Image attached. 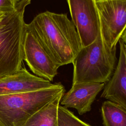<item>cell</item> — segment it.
I'll use <instances>...</instances> for the list:
<instances>
[{
    "label": "cell",
    "instance_id": "6da1fadb",
    "mask_svg": "<svg viewBox=\"0 0 126 126\" xmlns=\"http://www.w3.org/2000/svg\"><path fill=\"white\" fill-rule=\"evenodd\" d=\"M27 27L59 67L72 63L82 48L75 26L66 13L41 12Z\"/></svg>",
    "mask_w": 126,
    "mask_h": 126
},
{
    "label": "cell",
    "instance_id": "7a4b0ae2",
    "mask_svg": "<svg viewBox=\"0 0 126 126\" xmlns=\"http://www.w3.org/2000/svg\"><path fill=\"white\" fill-rule=\"evenodd\" d=\"M30 0H21L16 8L0 19V78L13 74L22 67L27 24L26 7Z\"/></svg>",
    "mask_w": 126,
    "mask_h": 126
},
{
    "label": "cell",
    "instance_id": "3957f363",
    "mask_svg": "<svg viewBox=\"0 0 126 126\" xmlns=\"http://www.w3.org/2000/svg\"><path fill=\"white\" fill-rule=\"evenodd\" d=\"M116 61V48L110 49L105 44L100 31L96 39L82 47L73 62L72 85L107 83L115 71Z\"/></svg>",
    "mask_w": 126,
    "mask_h": 126
},
{
    "label": "cell",
    "instance_id": "277c9868",
    "mask_svg": "<svg viewBox=\"0 0 126 126\" xmlns=\"http://www.w3.org/2000/svg\"><path fill=\"white\" fill-rule=\"evenodd\" d=\"M60 83L50 88L0 95V126H22L34 113L65 92Z\"/></svg>",
    "mask_w": 126,
    "mask_h": 126
},
{
    "label": "cell",
    "instance_id": "5b68a950",
    "mask_svg": "<svg viewBox=\"0 0 126 126\" xmlns=\"http://www.w3.org/2000/svg\"><path fill=\"white\" fill-rule=\"evenodd\" d=\"M94 2L102 39L109 49H115L126 30V0H94Z\"/></svg>",
    "mask_w": 126,
    "mask_h": 126
},
{
    "label": "cell",
    "instance_id": "8992f818",
    "mask_svg": "<svg viewBox=\"0 0 126 126\" xmlns=\"http://www.w3.org/2000/svg\"><path fill=\"white\" fill-rule=\"evenodd\" d=\"M71 21L82 47L93 43L100 33V24L94 0H67Z\"/></svg>",
    "mask_w": 126,
    "mask_h": 126
},
{
    "label": "cell",
    "instance_id": "52a82bcc",
    "mask_svg": "<svg viewBox=\"0 0 126 126\" xmlns=\"http://www.w3.org/2000/svg\"><path fill=\"white\" fill-rule=\"evenodd\" d=\"M23 60L35 75L52 82L59 67L46 52L34 33L26 25L23 47Z\"/></svg>",
    "mask_w": 126,
    "mask_h": 126
},
{
    "label": "cell",
    "instance_id": "ba28073f",
    "mask_svg": "<svg viewBox=\"0 0 126 126\" xmlns=\"http://www.w3.org/2000/svg\"><path fill=\"white\" fill-rule=\"evenodd\" d=\"M49 80L31 74L25 67L0 78V95L47 89L53 86Z\"/></svg>",
    "mask_w": 126,
    "mask_h": 126
},
{
    "label": "cell",
    "instance_id": "9c48e42d",
    "mask_svg": "<svg viewBox=\"0 0 126 126\" xmlns=\"http://www.w3.org/2000/svg\"><path fill=\"white\" fill-rule=\"evenodd\" d=\"M104 86V83L72 85L70 89L63 94L60 104L66 108H74L79 115H82L90 111L93 103Z\"/></svg>",
    "mask_w": 126,
    "mask_h": 126
},
{
    "label": "cell",
    "instance_id": "30bf717a",
    "mask_svg": "<svg viewBox=\"0 0 126 126\" xmlns=\"http://www.w3.org/2000/svg\"><path fill=\"white\" fill-rule=\"evenodd\" d=\"M119 42L118 62L112 77L105 84L101 97L119 104L126 110V52L121 39Z\"/></svg>",
    "mask_w": 126,
    "mask_h": 126
},
{
    "label": "cell",
    "instance_id": "8fae6325",
    "mask_svg": "<svg viewBox=\"0 0 126 126\" xmlns=\"http://www.w3.org/2000/svg\"><path fill=\"white\" fill-rule=\"evenodd\" d=\"M64 94H60L34 113L22 126H58V108Z\"/></svg>",
    "mask_w": 126,
    "mask_h": 126
},
{
    "label": "cell",
    "instance_id": "7c38bea8",
    "mask_svg": "<svg viewBox=\"0 0 126 126\" xmlns=\"http://www.w3.org/2000/svg\"><path fill=\"white\" fill-rule=\"evenodd\" d=\"M101 114L104 126H126V110L116 103L104 101Z\"/></svg>",
    "mask_w": 126,
    "mask_h": 126
},
{
    "label": "cell",
    "instance_id": "4fadbf2b",
    "mask_svg": "<svg viewBox=\"0 0 126 126\" xmlns=\"http://www.w3.org/2000/svg\"><path fill=\"white\" fill-rule=\"evenodd\" d=\"M58 126H91L74 115L67 108L59 105L58 111Z\"/></svg>",
    "mask_w": 126,
    "mask_h": 126
},
{
    "label": "cell",
    "instance_id": "5bb4252c",
    "mask_svg": "<svg viewBox=\"0 0 126 126\" xmlns=\"http://www.w3.org/2000/svg\"><path fill=\"white\" fill-rule=\"evenodd\" d=\"M20 1L19 0H0V11L10 12L14 11Z\"/></svg>",
    "mask_w": 126,
    "mask_h": 126
},
{
    "label": "cell",
    "instance_id": "9a60e30c",
    "mask_svg": "<svg viewBox=\"0 0 126 126\" xmlns=\"http://www.w3.org/2000/svg\"><path fill=\"white\" fill-rule=\"evenodd\" d=\"M121 39L122 40L123 43H124L125 45H126V31H125V32H124V33H123V34L122 35V36Z\"/></svg>",
    "mask_w": 126,
    "mask_h": 126
},
{
    "label": "cell",
    "instance_id": "2e32d148",
    "mask_svg": "<svg viewBox=\"0 0 126 126\" xmlns=\"http://www.w3.org/2000/svg\"><path fill=\"white\" fill-rule=\"evenodd\" d=\"M8 12H2V11H0V19L6 13Z\"/></svg>",
    "mask_w": 126,
    "mask_h": 126
},
{
    "label": "cell",
    "instance_id": "e0dca14e",
    "mask_svg": "<svg viewBox=\"0 0 126 126\" xmlns=\"http://www.w3.org/2000/svg\"><path fill=\"white\" fill-rule=\"evenodd\" d=\"M124 48H125V51H126V45H125V44H124Z\"/></svg>",
    "mask_w": 126,
    "mask_h": 126
}]
</instances>
